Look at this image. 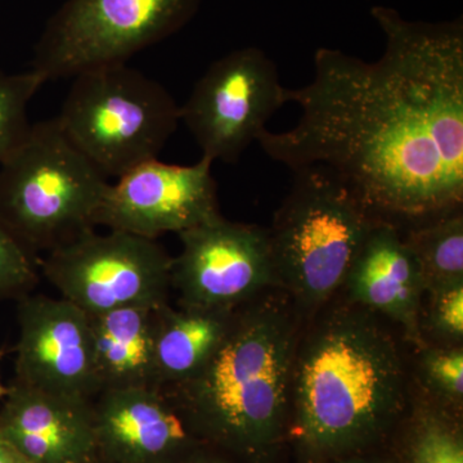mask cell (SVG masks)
<instances>
[{
  "instance_id": "obj_1",
  "label": "cell",
  "mask_w": 463,
  "mask_h": 463,
  "mask_svg": "<svg viewBox=\"0 0 463 463\" xmlns=\"http://www.w3.org/2000/svg\"><path fill=\"white\" fill-rule=\"evenodd\" d=\"M371 14L383 56L317 51L313 80L285 90L301 109L298 124L257 142L292 172L330 170L376 221L401 230L462 209L463 23L408 21L383 5Z\"/></svg>"
},
{
  "instance_id": "obj_2",
  "label": "cell",
  "mask_w": 463,
  "mask_h": 463,
  "mask_svg": "<svg viewBox=\"0 0 463 463\" xmlns=\"http://www.w3.org/2000/svg\"><path fill=\"white\" fill-rule=\"evenodd\" d=\"M298 340L288 304L276 298L234 310L215 354L192 379L165 388L203 443L260 461L289 416Z\"/></svg>"
},
{
  "instance_id": "obj_3",
  "label": "cell",
  "mask_w": 463,
  "mask_h": 463,
  "mask_svg": "<svg viewBox=\"0 0 463 463\" xmlns=\"http://www.w3.org/2000/svg\"><path fill=\"white\" fill-rule=\"evenodd\" d=\"M405 386L397 341L373 313L343 307L298 345L289 412L313 455H347L373 443L395 421Z\"/></svg>"
},
{
  "instance_id": "obj_4",
  "label": "cell",
  "mask_w": 463,
  "mask_h": 463,
  "mask_svg": "<svg viewBox=\"0 0 463 463\" xmlns=\"http://www.w3.org/2000/svg\"><path fill=\"white\" fill-rule=\"evenodd\" d=\"M108 185L57 118L39 121L0 164V219L41 257L94 231Z\"/></svg>"
},
{
  "instance_id": "obj_5",
  "label": "cell",
  "mask_w": 463,
  "mask_h": 463,
  "mask_svg": "<svg viewBox=\"0 0 463 463\" xmlns=\"http://www.w3.org/2000/svg\"><path fill=\"white\" fill-rule=\"evenodd\" d=\"M376 219L323 166L295 170L288 197L268 230L279 288L315 309L343 288Z\"/></svg>"
},
{
  "instance_id": "obj_6",
  "label": "cell",
  "mask_w": 463,
  "mask_h": 463,
  "mask_svg": "<svg viewBox=\"0 0 463 463\" xmlns=\"http://www.w3.org/2000/svg\"><path fill=\"white\" fill-rule=\"evenodd\" d=\"M72 79L58 124L106 178L157 158L181 123L172 94L127 63Z\"/></svg>"
},
{
  "instance_id": "obj_7",
  "label": "cell",
  "mask_w": 463,
  "mask_h": 463,
  "mask_svg": "<svg viewBox=\"0 0 463 463\" xmlns=\"http://www.w3.org/2000/svg\"><path fill=\"white\" fill-rule=\"evenodd\" d=\"M203 0H66L45 25L32 70L45 83L127 63L196 16Z\"/></svg>"
},
{
  "instance_id": "obj_8",
  "label": "cell",
  "mask_w": 463,
  "mask_h": 463,
  "mask_svg": "<svg viewBox=\"0 0 463 463\" xmlns=\"http://www.w3.org/2000/svg\"><path fill=\"white\" fill-rule=\"evenodd\" d=\"M173 258L156 240L88 232L42 259V276L88 316L169 303Z\"/></svg>"
},
{
  "instance_id": "obj_9",
  "label": "cell",
  "mask_w": 463,
  "mask_h": 463,
  "mask_svg": "<svg viewBox=\"0 0 463 463\" xmlns=\"http://www.w3.org/2000/svg\"><path fill=\"white\" fill-rule=\"evenodd\" d=\"M276 63L257 47L219 58L181 108L203 156L236 164L285 102Z\"/></svg>"
},
{
  "instance_id": "obj_10",
  "label": "cell",
  "mask_w": 463,
  "mask_h": 463,
  "mask_svg": "<svg viewBox=\"0 0 463 463\" xmlns=\"http://www.w3.org/2000/svg\"><path fill=\"white\" fill-rule=\"evenodd\" d=\"M172 289L178 306L234 312L268 288H279L268 230L223 216L178 234Z\"/></svg>"
},
{
  "instance_id": "obj_11",
  "label": "cell",
  "mask_w": 463,
  "mask_h": 463,
  "mask_svg": "<svg viewBox=\"0 0 463 463\" xmlns=\"http://www.w3.org/2000/svg\"><path fill=\"white\" fill-rule=\"evenodd\" d=\"M212 158L190 166L149 160L108 185L96 225L156 240L182 233L221 216Z\"/></svg>"
},
{
  "instance_id": "obj_12",
  "label": "cell",
  "mask_w": 463,
  "mask_h": 463,
  "mask_svg": "<svg viewBox=\"0 0 463 463\" xmlns=\"http://www.w3.org/2000/svg\"><path fill=\"white\" fill-rule=\"evenodd\" d=\"M17 303L14 383L93 401L99 385L90 316L66 298L33 292Z\"/></svg>"
},
{
  "instance_id": "obj_13",
  "label": "cell",
  "mask_w": 463,
  "mask_h": 463,
  "mask_svg": "<svg viewBox=\"0 0 463 463\" xmlns=\"http://www.w3.org/2000/svg\"><path fill=\"white\" fill-rule=\"evenodd\" d=\"M91 416L96 455L111 463H181L205 444L164 389L102 390Z\"/></svg>"
},
{
  "instance_id": "obj_14",
  "label": "cell",
  "mask_w": 463,
  "mask_h": 463,
  "mask_svg": "<svg viewBox=\"0 0 463 463\" xmlns=\"http://www.w3.org/2000/svg\"><path fill=\"white\" fill-rule=\"evenodd\" d=\"M343 286L352 306L392 319L414 345H425L421 326L425 282L397 225L374 222Z\"/></svg>"
},
{
  "instance_id": "obj_15",
  "label": "cell",
  "mask_w": 463,
  "mask_h": 463,
  "mask_svg": "<svg viewBox=\"0 0 463 463\" xmlns=\"http://www.w3.org/2000/svg\"><path fill=\"white\" fill-rule=\"evenodd\" d=\"M0 435L27 463H87L96 456L90 399L14 381L0 407Z\"/></svg>"
},
{
  "instance_id": "obj_16",
  "label": "cell",
  "mask_w": 463,
  "mask_h": 463,
  "mask_svg": "<svg viewBox=\"0 0 463 463\" xmlns=\"http://www.w3.org/2000/svg\"><path fill=\"white\" fill-rule=\"evenodd\" d=\"M155 310L156 307H132L90 317L99 392L157 388Z\"/></svg>"
},
{
  "instance_id": "obj_17",
  "label": "cell",
  "mask_w": 463,
  "mask_h": 463,
  "mask_svg": "<svg viewBox=\"0 0 463 463\" xmlns=\"http://www.w3.org/2000/svg\"><path fill=\"white\" fill-rule=\"evenodd\" d=\"M234 312L174 307L155 310V374L157 388L165 389L192 379L205 367L227 335Z\"/></svg>"
},
{
  "instance_id": "obj_18",
  "label": "cell",
  "mask_w": 463,
  "mask_h": 463,
  "mask_svg": "<svg viewBox=\"0 0 463 463\" xmlns=\"http://www.w3.org/2000/svg\"><path fill=\"white\" fill-rule=\"evenodd\" d=\"M421 269L426 292L463 283L462 209L402 232Z\"/></svg>"
},
{
  "instance_id": "obj_19",
  "label": "cell",
  "mask_w": 463,
  "mask_h": 463,
  "mask_svg": "<svg viewBox=\"0 0 463 463\" xmlns=\"http://www.w3.org/2000/svg\"><path fill=\"white\" fill-rule=\"evenodd\" d=\"M411 432L410 463H463L461 431L446 408L422 407Z\"/></svg>"
},
{
  "instance_id": "obj_20",
  "label": "cell",
  "mask_w": 463,
  "mask_h": 463,
  "mask_svg": "<svg viewBox=\"0 0 463 463\" xmlns=\"http://www.w3.org/2000/svg\"><path fill=\"white\" fill-rule=\"evenodd\" d=\"M44 83L32 69L17 74L0 71V164L26 138L32 127L27 109Z\"/></svg>"
},
{
  "instance_id": "obj_21",
  "label": "cell",
  "mask_w": 463,
  "mask_h": 463,
  "mask_svg": "<svg viewBox=\"0 0 463 463\" xmlns=\"http://www.w3.org/2000/svg\"><path fill=\"white\" fill-rule=\"evenodd\" d=\"M419 374L435 404L458 410L463 401L462 345H422Z\"/></svg>"
},
{
  "instance_id": "obj_22",
  "label": "cell",
  "mask_w": 463,
  "mask_h": 463,
  "mask_svg": "<svg viewBox=\"0 0 463 463\" xmlns=\"http://www.w3.org/2000/svg\"><path fill=\"white\" fill-rule=\"evenodd\" d=\"M42 259L26 248L0 219V300L32 294L41 281Z\"/></svg>"
},
{
  "instance_id": "obj_23",
  "label": "cell",
  "mask_w": 463,
  "mask_h": 463,
  "mask_svg": "<svg viewBox=\"0 0 463 463\" xmlns=\"http://www.w3.org/2000/svg\"><path fill=\"white\" fill-rule=\"evenodd\" d=\"M426 313L428 327L441 345H462L463 283L430 289Z\"/></svg>"
},
{
  "instance_id": "obj_24",
  "label": "cell",
  "mask_w": 463,
  "mask_h": 463,
  "mask_svg": "<svg viewBox=\"0 0 463 463\" xmlns=\"http://www.w3.org/2000/svg\"><path fill=\"white\" fill-rule=\"evenodd\" d=\"M233 458L234 457L218 448L203 444L196 448L190 456L185 457L181 463H234Z\"/></svg>"
},
{
  "instance_id": "obj_25",
  "label": "cell",
  "mask_w": 463,
  "mask_h": 463,
  "mask_svg": "<svg viewBox=\"0 0 463 463\" xmlns=\"http://www.w3.org/2000/svg\"><path fill=\"white\" fill-rule=\"evenodd\" d=\"M0 463H27L2 435H0Z\"/></svg>"
},
{
  "instance_id": "obj_26",
  "label": "cell",
  "mask_w": 463,
  "mask_h": 463,
  "mask_svg": "<svg viewBox=\"0 0 463 463\" xmlns=\"http://www.w3.org/2000/svg\"><path fill=\"white\" fill-rule=\"evenodd\" d=\"M5 354V349H0V359L3 358ZM8 392V386L3 385L2 380H0V402L5 399V395H7Z\"/></svg>"
},
{
  "instance_id": "obj_27",
  "label": "cell",
  "mask_w": 463,
  "mask_h": 463,
  "mask_svg": "<svg viewBox=\"0 0 463 463\" xmlns=\"http://www.w3.org/2000/svg\"><path fill=\"white\" fill-rule=\"evenodd\" d=\"M337 463H381L379 461H373V459L365 458H346Z\"/></svg>"
},
{
  "instance_id": "obj_28",
  "label": "cell",
  "mask_w": 463,
  "mask_h": 463,
  "mask_svg": "<svg viewBox=\"0 0 463 463\" xmlns=\"http://www.w3.org/2000/svg\"><path fill=\"white\" fill-rule=\"evenodd\" d=\"M87 463H111L109 461H106V459L99 458V456H94L93 458L90 459V461H88Z\"/></svg>"
}]
</instances>
